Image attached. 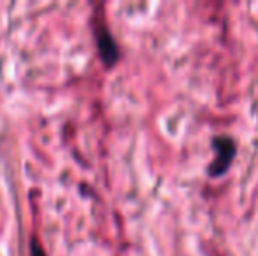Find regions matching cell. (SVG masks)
<instances>
[{"label": "cell", "instance_id": "cell-1", "mask_svg": "<svg viewBox=\"0 0 258 256\" xmlns=\"http://www.w3.org/2000/svg\"><path fill=\"white\" fill-rule=\"evenodd\" d=\"M213 149H214V160L207 167V176L213 179H218L225 176L230 170V165L237 153V144L232 137L228 135H216L213 137Z\"/></svg>", "mask_w": 258, "mask_h": 256}, {"label": "cell", "instance_id": "cell-2", "mask_svg": "<svg viewBox=\"0 0 258 256\" xmlns=\"http://www.w3.org/2000/svg\"><path fill=\"white\" fill-rule=\"evenodd\" d=\"M95 35H97V46H99V53L102 62L107 65V67H112L119 58V51L118 46H116L112 35L109 34L107 27L104 23H99L95 28Z\"/></svg>", "mask_w": 258, "mask_h": 256}, {"label": "cell", "instance_id": "cell-3", "mask_svg": "<svg viewBox=\"0 0 258 256\" xmlns=\"http://www.w3.org/2000/svg\"><path fill=\"white\" fill-rule=\"evenodd\" d=\"M32 256H46L44 251H42V247L39 246L37 240H34V242H32Z\"/></svg>", "mask_w": 258, "mask_h": 256}]
</instances>
